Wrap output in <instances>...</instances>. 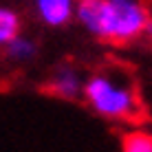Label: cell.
Returning <instances> with one entry per match:
<instances>
[{
	"label": "cell",
	"mask_w": 152,
	"mask_h": 152,
	"mask_svg": "<svg viewBox=\"0 0 152 152\" xmlns=\"http://www.w3.org/2000/svg\"><path fill=\"white\" fill-rule=\"evenodd\" d=\"M124 152H152V134L141 132V130H134V132H128L124 137Z\"/></svg>",
	"instance_id": "52a82bcc"
},
{
	"label": "cell",
	"mask_w": 152,
	"mask_h": 152,
	"mask_svg": "<svg viewBox=\"0 0 152 152\" xmlns=\"http://www.w3.org/2000/svg\"><path fill=\"white\" fill-rule=\"evenodd\" d=\"M75 15L88 33L113 44H128L150 29V13L141 0H80Z\"/></svg>",
	"instance_id": "6da1fadb"
},
{
	"label": "cell",
	"mask_w": 152,
	"mask_h": 152,
	"mask_svg": "<svg viewBox=\"0 0 152 152\" xmlns=\"http://www.w3.org/2000/svg\"><path fill=\"white\" fill-rule=\"evenodd\" d=\"M4 51H7L9 60H13V62H29L31 57L35 55L38 49H35L33 40L22 38V35H15V38L4 46Z\"/></svg>",
	"instance_id": "8992f818"
},
{
	"label": "cell",
	"mask_w": 152,
	"mask_h": 152,
	"mask_svg": "<svg viewBox=\"0 0 152 152\" xmlns=\"http://www.w3.org/2000/svg\"><path fill=\"white\" fill-rule=\"evenodd\" d=\"M15 35H20L18 13L9 7H0V49H4Z\"/></svg>",
	"instance_id": "5b68a950"
},
{
	"label": "cell",
	"mask_w": 152,
	"mask_h": 152,
	"mask_svg": "<svg viewBox=\"0 0 152 152\" xmlns=\"http://www.w3.org/2000/svg\"><path fill=\"white\" fill-rule=\"evenodd\" d=\"M49 88L57 97L75 99L82 93V82H80V75H77L75 69H71V66H60V69L51 75Z\"/></svg>",
	"instance_id": "277c9868"
},
{
	"label": "cell",
	"mask_w": 152,
	"mask_h": 152,
	"mask_svg": "<svg viewBox=\"0 0 152 152\" xmlns=\"http://www.w3.org/2000/svg\"><path fill=\"white\" fill-rule=\"evenodd\" d=\"M82 93L97 115L117 121H137L143 117V106L132 82L117 73H97L82 86Z\"/></svg>",
	"instance_id": "7a4b0ae2"
},
{
	"label": "cell",
	"mask_w": 152,
	"mask_h": 152,
	"mask_svg": "<svg viewBox=\"0 0 152 152\" xmlns=\"http://www.w3.org/2000/svg\"><path fill=\"white\" fill-rule=\"evenodd\" d=\"M35 11L49 27H62L75 13V0H35Z\"/></svg>",
	"instance_id": "3957f363"
},
{
	"label": "cell",
	"mask_w": 152,
	"mask_h": 152,
	"mask_svg": "<svg viewBox=\"0 0 152 152\" xmlns=\"http://www.w3.org/2000/svg\"><path fill=\"white\" fill-rule=\"evenodd\" d=\"M150 31H152V24H150Z\"/></svg>",
	"instance_id": "ba28073f"
}]
</instances>
